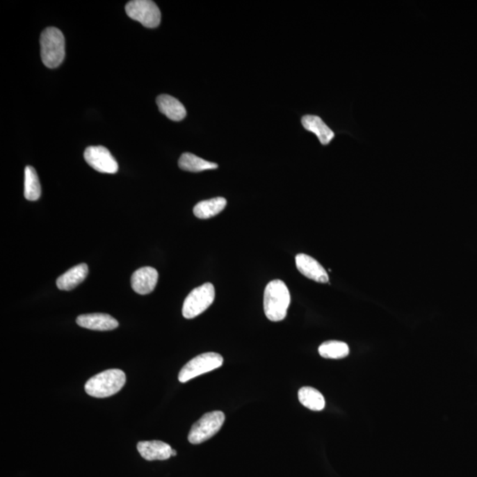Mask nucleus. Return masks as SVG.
<instances>
[{
  "instance_id": "obj_4",
  "label": "nucleus",
  "mask_w": 477,
  "mask_h": 477,
  "mask_svg": "<svg viewBox=\"0 0 477 477\" xmlns=\"http://www.w3.org/2000/svg\"><path fill=\"white\" fill-rule=\"evenodd\" d=\"M225 420V414L222 411H212L204 414L193 424L188 434L189 442L199 444L211 439L223 426Z\"/></svg>"
},
{
  "instance_id": "obj_9",
  "label": "nucleus",
  "mask_w": 477,
  "mask_h": 477,
  "mask_svg": "<svg viewBox=\"0 0 477 477\" xmlns=\"http://www.w3.org/2000/svg\"><path fill=\"white\" fill-rule=\"evenodd\" d=\"M158 280L159 273L154 268L149 266L140 268L133 273L132 289L138 295H149L154 291Z\"/></svg>"
},
{
  "instance_id": "obj_15",
  "label": "nucleus",
  "mask_w": 477,
  "mask_h": 477,
  "mask_svg": "<svg viewBox=\"0 0 477 477\" xmlns=\"http://www.w3.org/2000/svg\"><path fill=\"white\" fill-rule=\"evenodd\" d=\"M156 104L160 112L173 122H181L187 115L184 106L175 97L169 95H161L158 97Z\"/></svg>"
},
{
  "instance_id": "obj_11",
  "label": "nucleus",
  "mask_w": 477,
  "mask_h": 477,
  "mask_svg": "<svg viewBox=\"0 0 477 477\" xmlns=\"http://www.w3.org/2000/svg\"><path fill=\"white\" fill-rule=\"evenodd\" d=\"M77 325L81 328L92 331H112L119 326V322L108 314L93 313L81 315L76 318Z\"/></svg>"
},
{
  "instance_id": "obj_8",
  "label": "nucleus",
  "mask_w": 477,
  "mask_h": 477,
  "mask_svg": "<svg viewBox=\"0 0 477 477\" xmlns=\"http://www.w3.org/2000/svg\"><path fill=\"white\" fill-rule=\"evenodd\" d=\"M84 159L91 168L99 172L113 175L119 170L115 159L106 147H88L84 152Z\"/></svg>"
},
{
  "instance_id": "obj_7",
  "label": "nucleus",
  "mask_w": 477,
  "mask_h": 477,
  "mask_svg": "<svg viewBox=\"0 0 477 477\" xmlns=\"http://www.w3.org/2000/svg\"><path fill=\"white\" fill-rule=\"evenodd\" d=\"M127 15L145 27L156 28L161 22V13L158 6L149 0H134L126 6Z\"/></svg>"
},
{
  "instance_id": "obj_21",
  "label": "nucleus",
  "mask_w": 477,
  "mask_h": 477,
  "mask_svg": "<svg viewBox=\"0 0 477 477\" xmlns=\"http://www.w3.org/2000/svg\"><path fill=\"white\" fill-rule=\"evenodd\" d=\"M176 455H177V453H176V451H175V450H173V449H172V456H176Z\"/></svg>"
},
{
  "instance_id": "obj_16",
  "label": "nucleus",
  "mask_w": 477,
  "mask_h": 477,
  "mask_svg": "<svg viewBox=\"0 0 477 477\" xmlns=\"http://www.w3.org/2000/svg\"><path fill=\"white\" fill-rule=\"evenodd\" d=\"M227 206V200L224 197H216L198 202L194 207L195 217L200 220H208L215 217L223 211Z\"/></svg>"
},
{
  "instance_id": "obj_6",
  "label": "nucleus",
  "mask_w": 477,
  "mask_h": 477,
  "mask_svg": "<svg viewBox=\"0 0 477 477\" xmlns=\"http://www.w3.org/2000/svg\"><path fill=\"white\" fill-rule=\"evenodd\" d=\"M215 299L214 286L211 283L197 287L192 291L183 303L182 315L185 318H197L213 303Z\"/></svg>"
},
{
  "instance_id": "obj_1",
  "label": "nucleus",
  "mask_w": 477,
  "mask_h": 477,
  "mask_svg": "<svg viewBox=\"0 0 477 477\" xmlns=\"http://www.w3.org/2000/svg\"><path fill=\"white\" fill-rule=\"evenodd\" d=\"M289 289L282 280L270 281L264 290V309L266 318L273 322L285 319L290 305Z\"/></svg>"
},
{
  "instance_id": "obj_3",
  "label": "nucleus",
  "mask_w": 477,
  "mask_h": 477,
  "mask_svg": "<svg viewBox=\"0 0 477 477\" xmlns=\"http://www.w3.org/2000/svg\"><path fill=\"white\" fill-rule=\"evenodd\" d=\"M42 63L49 68L60 66L65 58V38L60 29L47 28L41 35Z\"/></svg>"
},
{
  "instance_id": "obj_13",
  "label": "nucleus",
  "mask_w": 477,
  "mask_h": 477,
  "mask_svg": "<svg viewBox=\"0 0 477 477\" xmlns=\"http://www.w3.org/2000/svg\"><path fill=\"white\" fill-rule=\"evenodd\" d=\"M302 124L307 131L315 134L319 142L323 146L328 145L335 137L334 132L326 125L325 122L319 116H303Z\"/></svg>"
},
{
  "instance_id": "obj_17",
  "label": "nucleus",
  "mask_w": 477,
  "mask_h": 477,
  "mask_svg": "<svg viewBox=\"0 0 477 477\" xmlns=\"http://www.w3.org/2000/svg\"><path fill=\"white\" fill-rule=\"evenodd\" d=\"M179 168L184 171L199 172L206 170L217 169L218 165L215 163L206 161L192 153H184L179 160Z\"/></svg>"
},
{
  "instance_id": "obj_2",
  "label": "nucleus",
  "mask_w": 477,
  "mask_h": 477,
  "mask_svg": "<svg viewBox=\"0 0 477 477\" xmlns=\"http://www.w3.org/2000/svg\"><path fill=\"white\" fill-rule=\"evenodd\" d=\"M126 374L119 369H111L94 375L85 384V391L91 397L107 398L119 393L126 384Z\"/></svg>"
},
{
  "instance_id": "obj_18",
  "label": "nucleus",
  "mask_w": 477,
  "mask_h": 477,
  "mask_svg": "<svg viewBox=\"0 0 477 477\" xmlns=\"http://www.w3.org/2000/svg\"><path fill=\"white\" fill-rule=\"evenodd\" d=\"M300 403L313 411H321L325 407V400L319 391L313 387L300 388L298 391Z\"/></svg>"
},
{
  "instance_id": "obj_20",
  "label": "nucleus",
  "mask_w": 477,
  "mask_h": 477,
  "mask_svg": "<svg viewBox=\"0 0 477 477\" xmlns=\"http://www.w3.org/2000/svg\"><path fill=\"white\" fill-rule=\"evenodd\" d=\"M319 355L326 359H342L349 355V348L345 342L330 341L323 343L318 348Z\"/></svg>"
},
{
  "instance_id": "obj_5",
  "label": "nucleus",
  "mask_w": 477,
  "mask_h": 477,
  "mask_svg": "<svg viewBox=\"0 0 477 477\" xmlns=\"http://www.w3.org/2000/svg\"><path fill=\"white\" fill-rule=\"evenodd\" d=\"M224 359L217 353H204L189 361L179 373V381L187 383L191 379L221 367Z\"/></svg>"
},
{
  "instance_id": "obj_14",
  "label": "nucleus",
  "mask_w": 477,
  "mask_h": 477,
  "mask_svg": "<svg viewBox=\"0 0 477 477\" xmlns=\"http://www.w3.org/2000/svg\"><path fill=\"white\" fill-rule=\"evenodd\" d=\"M89 274V268L86 264H78L71 268L63 275L58 277L57 286L60 290H73L81 283H83Z\"/></svg>"
},
{
  "instance_id": "obj_12",
  "label": "nucleus",
  "mask_w": 477,
  "mask_h": 477,
  "mask_svg": "<svg viewBox=\"0 0 477 477\" xmlns=\"http://www.w3.org/2000/svg\"><path fill=\"white\" fill-rule=\"evenodd\" d=\"M140 456L146 460H165L171 458L172 448L170 444L159 440L140 441L137 444Z\"/></svg>"
},
{
  "instance_id": "obj_10",
  "label": "nucleus",
  "mask_w": 477,
  "mask_h": 477,
  "mask_svg": "<svg viewBox=\"0 0 477 477\" xmlns=\"http://www.w3.org/2000/svg\"><path fill=\"white\" fill-rule=\"evenodd\" d=\"M297 269L309 279L318 283H328L329 276L318 261L305 254H297L296 257Z\"/></svg>"
},
{
  "instance_id": "obj_19",
  "label": "nucleus",
  "mask_w": 477,
  "mask_h": 477,
  "mask_svg": "<svg viewBox=\"0 0 477 477\" xmlns=\"http://www.w3.org/2000/svg\"><path fill=\"white\" fill-rule=\"evenodd\" d=\"M24 197L29 201H37L41 197V185L38 173L29 165L25 168Z\"/></svg>"
}]
</instances>
